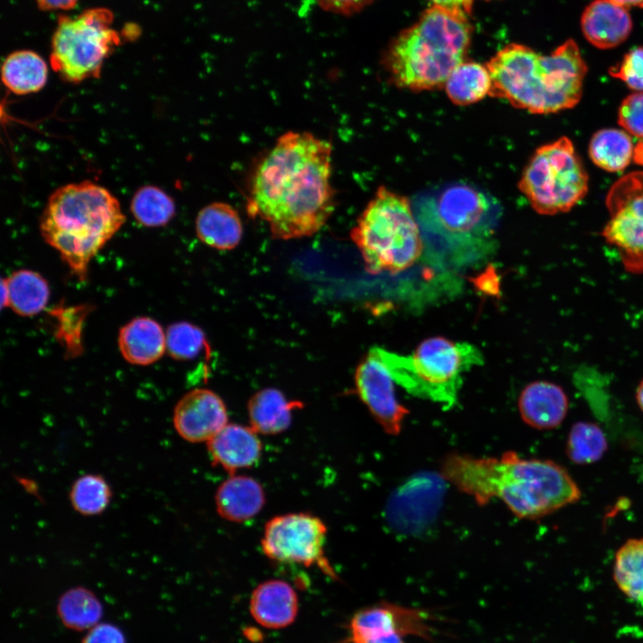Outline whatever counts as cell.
<instances>
[{
    "label": "cell",
    "instance_id": "cell-1",
    "mask_svg": "<svg viewBox=\"0 0 643 643\" xmlns=\"http://www.w3.org/2000/svg\"><path fill=\"white\" fill-rule=\"evenodd\" d=\"M332 146L303 131H288L260 161L251 180L247 210L265 221L273 238L319 231L335 209Z\"/></svg>",
    "mask_w": 643,
    "mask_h": 643
},
{
    "label": "cell",
    "instance_id": "cell-2",
    "mask_svg": "<svg viewBox=\"0 0 643 643\" xmlns=\"http://www.w3.org/2000/svg\"><path fill=\"white\" fill-rule=\"evenodd\" d=\"M440 474L479 505L498 498L518 517L536 519L580 500L577 483L551 460L525 459L515 452L500 457H473L453 453Z\"/></svg>",
    "mask_w": 643,
    "mask_h": 643
},
{
    "label": "cell",
    "instance_id": "cell-3",
    "mask_svg": "<svg viewBox=\"0 0 643 643\" xmlns=\"http://www.w3.org/2000/svg\"><path fill=\"white\" fill-rule=\"evenodd\" d=\"M492 79L489 96L536 114L572 108L580 100L587 64L573 39L551 54L512 43L487 63Z\"/></svg>",
    "mask_w": 643,
    "mask_h": 643
},
{
    "label": "cell",
    "instance_id": "cell-4",
    "mask_svg": "<svg viewBox=\"0 0 643 643\" xmlns=\"http://www.w3.org/2000/svg\"><path fill=\"white\" fill-rule=\"evenodd\" d=\"M125 222L118 199L105 188L83 180L58 188L49 196L39 230L80 280L91 259Z\"/></svg>",
    "mask_w": 643,
    "mask_h": 643
},
{
    "label": "cell",
    "instance_id": "cell-5",
    "mask_svg": "<svg viewBox=\"0 0 643 643\" xmlns=\"http://www.w3.org/2000/svg\"><path fill=\"white\" fill-rule=\"evenodd\" d=\"M471 36L466 13L432 4L388 46L384 64L389 79L412 91L444 87L464 61Z\"/></svg>",
    "mask_w": 643,
    "mask_h": 643
},
{
    "label": "cell",
    "instance_id": "cell-6",
    "mask_svg": "<svg viewBox=\"0 0 643 643\" xmlns=\"http://www.w3.org/2000/svg\"><path fill=\"white\" fill-rule=\"evenodd\" d=\"M415 216L428 255L438 264L461 268L493 249L499 209L470 185L446 188L424 201Z\"/></svg>",
    "mask_w": 643,
    "mask_h": 643
},
{
    "label": "cell",
    "instance_id": "cell-7",
    "mask_svg": "<svg viewBox=\"0 0 643 643\" xmlns=\"http://www.w3.org/2000/svg\"><path fill=\"white\" fill-rule=\"evenodd\" d=\"M350 235L372 273L403 271L424 247L410 200L384 186L378 188Z\"/></svg>",
    "mask_w": 643,
    "mask_h": 643
},
{
    "label": "cell",
    "instance_id": "cell-8",
    "mask_svg": "<svg viewBox=\"0 0 643 643\" xmlns=\"http://www.w3.org/2000/svg\"><path fill=\"white\" fill-rule=\"evenodd\" d=\"M394 381L413 397L451 409L457 405L463 374L483 363L474 345L441 337L422 341L409 355L373 347Z\"/></svg>",
    "mask_w": 643,
    "mask_h": 643
},
{
    "label": "cell",
    "instance_id": "cell-9",
    "mask_svg": "<svg viewBox=\"0 0 643 643\" xmlns=\"http://www.w3.org/2000/svg\"><path fill=\"white\" fill-rule=\"evenodd\" d=\"M518 187L538 213L553 215L570 211L583 199L589 176L572 142L562 137L536 149Z\"/></svg>",
    "mask_w": 643,
    "mask_h": 643
},
{
    "label": "cell",
    "instance_id": "cell-10",
    "mask_svg": "<svg viewBox=\"0 0 643 643\" xmlns=\"http://www.w3.org/2000/svg\"><path fill=\"white\" fill-rule=\"evenodd\" d=\"M113 21V13L103 7L59 17L51 45L53 70L71 83L98 78L104 60L121 42Z\"/></svg>",
    "mask_w": 643,
    "mask_h": 643
},
{
    "label": "cell",
    "instance_id": "cell-11",
    "mask_svg": "<svg viewBox=\"0 0 643 643\" xmlns=\"http://www.w3.org/2000/svg\"><path fill=\"white\" fill-rule=\"evenodd\" d=\"M327 527L317 516L308 513H291L271 518L264 526L261 546L271 561L317 566L326 575L337 579L325 555Z\"/></svg>",
    "mask_w": 643,
    "mask_h": 643
},
{
    "label": "cell",
    "instance_id": "cell-12",
    "mask_svg": "<svg viewBox=\"0 0 643 643\" xmlns=\"http://www.w3.org/2000/svg\"><path fill=\"white\" fill-rule=\"evenodd\" d=\"M610 219L602 236L618 248L630 271H643V171L617 180L606 196Z\"/></svg>",
    "mask_w": 643,
    "mask_h": 643
},
{
    "label": "cell",
    "instance_id": "cell-13",
    "mask_svg": "<svg viewBox=\"0 0 643 643\" xmlns=\"http://www.w3.org/2000/svg\"><path fill=\"white\" fill-rule=\"evenodd\" d=\"M436 620L428 609L382 601L352 615L345 643H405L408 636L432 642Z\"/></svg>",
    "mask_w": 643,
    "mask_h": 643
},
{
    "label": "cell",
    "instance_id": "cell-14",
    "mask_svg": "<svg viewBox=\"0 0 643 643\" xmlns=\"http://www.w3.org/2000/svg\"><path fill=\"white\" fill-rule=\"evenodd\" d=\"M355 380L359 397L383 430L399 434L408 411L398 403L394 380L373 347L359 363Z\"/></svg>",
    "mask_w": 643,
    "mask_h": 643
},
{
    "label": "cell",
    "instance_id": "cell-15",
    "mask_svg": "<svg viewBox=\"0 0 643 643\" xmlns=\"http://www.w3.org/2000/svg\"><path fill=\"white\" fill-rule=\"evenodd\" d=\"M227 424L228 413L222 399L207 388L185 394L173 411L174 428L188 442H208Z\"/></svg>",
    "mask_w": 643,
    "mask_h": 643
},
{
    "label": "cell",
    "instance_id": "cell-16",
    "mask_svg": "<svg viewBox=\"0 0 643 643\" xmlns=\"http://www.w3.org/2000/svg\"><path fill=\"white\" fill-rule=\"evenodd\" d=\"M213 463L231 474L251 467L257 463L262 453V444L250 426L228 423L207 442Z\"/></svg>",
    "mask_w": 643,
    "mask_h": 643
},
{
    "label": "cell",
    "instance_id": "cell-17",
    "mask_svg": "<svg viewBox=\"0 0 643 643\" xmlns=\"http://www.w3.org/2000/svg\"><path fill=\"white\" fill-rule=\"evenodd\" d=\"M249 610L261 626L272 630L282 629L295 621L298 613V597L287 581L268 580L253 590Z\"/></svg>",
    "mask_w": 643,
    "mask_h": 643
},
{
    "label": "cell",
    "instance_id": "cell-18",
    "mask_svg": "<svg viewBox=\"0 0 643 643\" xmlns=\"http://www.w3.org/2000/svg\"><path fill=\"white\" fill-rule=\"evenodd\" d=\"M580 26L585 38L591 45L609 49L628 38L632 21L626 8L610 0H594L583 11Z\"/></svg>",
    "mask_w": 643,
    "mask_h": 643
},
{
    "label": "cell",
    "instance_id": "cell-19",
    "mask_svg": "<svg viewBox=\"0 0 643 643\" xmlns=\"http://www.w3.org/2000/svg\"><path fill=\"white\" fill-rule=\"evenodd\" d=\"M518 404L522 420L539 430L556 428L568 410V397L564 389L555 383L542 380L526 386Z\"/></svg>",
    "mask_w": 643,
    "mask_h": 643
},
{
    "label": "cell",
    "instance_id": "cell-20",
    "mask_svg": "<svg viewBox=\"0 0 643 643\" xmlns=\"http://www.w3.org/2000/svg\"><path fill=\"white\" fill-rule=\"evenodd\" d=\"M264 502L263 486L249 476L231 474L215 493L217 513L221 518L234 522H243L255 516Z\"/></svg>",
    "mask_w": 643,
    "mask_h": 643
},
{
    "label": "cell",
    "instance_id": "cell-21",
    "mask_svg": "<svg viewBox=\"0 0 643 643\" xmlns=\"http://www.w3.org/2000/svg\"><path fill=\"white\" fill-rule=\"evenodd\" d=\"M118 345L128 363L148 365L159 360L166 351L165 333L155 320L137 317L121 328Z\"/></svg>",
    "mask_w": 643,
    "mask_h": 643
},
{
    "label": "cell",
    "instance_id": "cell-22",
    "mask_svg": "<svg viewBox=\"0 0 643 643\" xmlns=\"http://www.w3.org/2000/svg\"><path fill=\"white\" fill-rule=\"evenodd\" d=\"M196 231L205 245L218 250H230L240 242L243 227L233 206L224 202H213L199 211Z\"/></svg>",
    "mask_w": 643,
    "mask_h": 643
},
{
    "label": "cell",
    "instance_id": "cell-23",
    "mask_svg": "<svg viewBox=\"0 0 643 643\" xmlns=\"http://www.w3.org/2000/svg\"><path fill=\"white\" fill-rule=\"evenodd\" d=\"M300 406L301 403L289 401L276 388H263L248 402L250 427L258 434H279L289 427L293 410Z\"/></svg>",
    "mask_w": 643,
    "mask_h": 643
},
{
    "label": "cell",
    "instance_id": "cell-24",
    "mask_svg": "<svg viewBox=\"0 0 643 643\" xmlns=\"http://www.w3.org/2000/svg\"><path fill=\"white\" fill-rule=\"evenodd\" d=\"M47 72V65L38 54L31 50H18L4 61L1 77L9 91L23 96L43 88Z\"/></svg>",
    "mask_w": 643,
    "mask_h": 643
},
{
    "label": "cell",
    "instance_id": "cell-25",
    "mask_svg": "<svg viewBox=\"0 0 643 643\" xmlns=\"http://www.w3.org/2000/svg\"><path fill=\"white\" fill-rule=\"evenodd\" d=\"M8 290V306L21 316L39 313L47 305V281L37 271L19 270L4 279Z\"/></svg>",
    "mask_w": 643,
    "mask_h": 643
},
{
    "label": "cell",
    "instance_id": "cell-26",
    "mask_svg": "<svg viewBox=\"0 0 643 643\" xmlns=\"http://www.w3.org/2000/svg\"><path fill=\"white\" fill-rule=\"evenodd\" d=\"M444 88L453 104L469 105L489 96L492 79L487 65L463 61L451 72Z\"/></svg>",
    "mask_w": 643,
    "mask_h": 643
},
{
    "label": "cell",
    "instance_id": "cell-27",
    "mask_svg": "<svg viewBox=\"0 0 643 643\" xmlns=\"http://www.w3.org/2000/svg\"><path fill=\"white\" fill-rule=\"evenodd\" d=\"M589 154L599 168L618 172L623 171L634 159L635 148L630 134L625 130L603 129L592 136Z\"/></svg>",
    "mask_w": 643,
    "mask_h": 643
},
{
    "label": "cell",
    "instance_id": "cell-28",
    "mask_svg": "<svg viewBox=\"0 0 643 643\" xmlns=\"http://www.w3.org/2000/svg\"><path fill=\"white\" fill-rule=\"evenodd\" d=\"M57 614L66 628L78 631L88 630L99 623L103 606L91 590L74 587L60 597Z\"/></svg>",
    "mask_w": 643,
    "mask_h": 643
},
{
    "label": "cell",
    "instance_id": "cell-29",
    "mask_svg": "<svg viewBox=\"0 0 643 643\" xmlns=\"http://www.w3.org/2000/svg\"><path fill=\"white\" fill-rule=\"evenodd\" d=\"M614 578L622 593L643 608V539H630L619 548Z\"/></svg>",
    "mask_w": 643,
    "mask_h": 643
},
{
    "label": "cell",
    "instance_id": "cell-30",
    "mask_svg": "<svg viewBox=\"0 0 643 643\" xmlns=\"http://www.w3.org/2000/svg\"><path fill=\"white\" fill-rule=\"evenodd\" d=\"M173 199L158 187L146 185L134 194L130 211L135 220L146 227L166 225L175 215Z\"/></svg>",
    "mask_w": 643,
    "mask_h": 643
},
{
    "label": "cell",
    "instance_id": "cell-31",
    "mask_svg": "<svg viewBox=\"0 0 643 643\" xmlns=\"http://www.w3.org/2000/svg\"><path fill=\"white\" fill-rule=\"evenodd\" d=\"M607 439L601 428L589 422H578L570 430L566 454L576 464L598 461L606 452Z\"/></svg>",
    "mask_w": 643,
    "mask_h": 643
},
{
    "label": "cell",
    "instance_id": "cell-32",
    "mask_svg": "<svg viewBox=\"0 0 643 643\" xmlns=\"http://www.w3.org/2000/svg\"><path fill=\"white\" fill-rule=\"evenodd\" d=\"M112 497L111 488L99 474H85L78 478L70 491L73 509L82 515H96L108 506Z\"/></svg>",
    "mask_w": 643,
    "mask_h": 643
},
{
    "label": "cell",
    "instance_id": "cell-33",
    "mask_svg": "<svg viewBox=\"0 0 643 643\" xmlns=\"http://www.w3.org/2000/svg\"><path fill=\"white\" fill-rule=\"evenodd\" d=\"M165 339L166 351L177 360L194 359L206 347L203 330L188 322L171 324L166 330Z\"/></svg>",
    "mask_w": 643,
    "mask_h": 643
},
{
    "label": "cell",
    "instance_id": "cell-34",
    "mask_svg": "<svg viewBox=\"0 0 643 643\" xmlns=\"http://www.w3.org/2000/svg\"><path fill=\"white\" fill-rule=\"evenodd\" d=\"M609 73L635 92L643 91V47L629 51L619 63L609 69Z\"/></svg>",
    "mask_w": 643,
    "mask_h": 643
},
{
    "label": "cell",
    "instance_id": "cell-35",
    "mask_svg": "<svg viewBox=\"0 0 643 643\" xmlns=\"http://www.w3.org/2000/svg\"><path fill=\"white\" fill-rule=\"evenodd\" d=\"M618 123L627 133L643 141V91L634 92L622 100Z\"/></svg>",
    "mask_w": 643,
    "mask_h": 643
},
{
    "label": "cell",
    "instance_id": "cell-36",
    "mask_svg": "<svg viewBox=\"0 0 643 643\" xmlns=\"http://www.w3.org/2000/svg\"><path fill=\"white\" fill-rule=\"evenodd\" d=\"M81 643H126V639L120 628L102 622L89 629Z\"/></svg>",
    "mask_w": 643,
    "mask_h": 643
},
{
    "label": "cell",
    "instance_id": "cell-37",
    "mask_svg": "<svg viewBox=\"0 0 643 643\" xmlns=\"http://www.w3.org/2000/svg\"><path fill=\"white\" fill-rule=\"evenodd\" d=\"M374 0H315L317 4L324 11L351 16L361 12L370 5Z\"/></svg>",
    "mask_w": 643,
    "mask_h": 643
},
{
    "label": "cell",
    "instance_id": "cell-38",
    "mask_svg": "<svg viewBox=\"0 0 643 643\" xmlns=\"http://www.w3.org/2000/svg\"><path fill=\"white\" fill-rule=\"evenodd\" d=\"M42 10H70L73 8L78 0H37Z\"/></svg>",
    "mask_w": 643,
    "mask_h": 643
},
{
    "label": "cell",
    "instance_id": "cell-39",
    "mask_svg": "<svg viewBox=\"0 0 643 643\" xmlns=\"http://www.w3.org/2000/svg\"><path fill=\"white\" fill-rule=\"evenodd\" d=\"M435 5L459 9L469 14L472 10V0H430Z\"/></svg>",
    "mask_w": 643,
    "mask_h": 643
},
{
    "label": "cell",
    "instance_id": "cell-40",
    "mask_svg": "<svg viewBox=\"0 0 643 643\" xmlns=\"http://www.w3.org/2000/svg\"><path fill=\"white\" fill-rule=\"evenodd\" d=\"M611 2L622 6L624 8L629 7H639L643 8V0H610Z\"/></svg>",
    "mask_w": 643,
    "mask_h": 643
},
{
    "label": "cell",
    "instance_id": "cell-41",
    "mask_svg": "<svg viewBox=\"0 0 643 643\" xmlns=\"http://www.w3.org/2000/svg\"><path fill=\"white\" fill-rule=\"evenodd\" d=\"M636 399H637V403H638L639 408L643 412V380L638 386V388L636 391Z\"/></svg>",
    "mask_w": 643,
    "mask_h": 643
},
{
    "label": "cell",
    "instance_id": "cell-42",
    "mask_svg": "<svg viewBox=\"0 0 643 643\" xmlns=\"http://www.w3.org/2000/svg\"><path fill=\"white\" fill-rule=\"evenodd\" d=\"M634 159L637 163L643 164V141H640L635 148Z\"/></svg>",
    "mask_w": 643,
    "mask_h": 643
}]
</instances>
